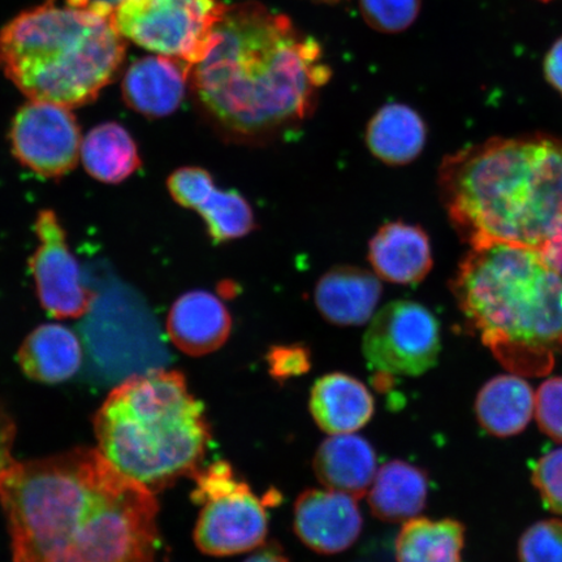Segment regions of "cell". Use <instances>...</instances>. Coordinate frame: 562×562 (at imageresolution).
Returning a JSON list of instances; mask_svg holds the SVG:
<instances>
[{"mask_svg": "<svg viewBox=\"0 0 562 562\" xmlns=\"http://www.w3.org/2000/svg\"><path fill=\"white\" fill-rule=\"evenodd\" d=\"M548 82L562 94V37L554 42L544 59Z\"/></svg>", "mask_w": 562, "mask_h": 562, "instance_id": "cell-34", "label": "cell"}, {"mask_svg": "<svg viewBox=\"0 0 562 562\" xmlns=\"http://www.w3.org/2000/svg\"><path fill=\"white\" fill-rule=\"evenodd\" d=\"M232 316L220 297L207 291L182 294L167 318L171 341L186 355L200 357L213 353L228 340Z\"/></svg>", "mask_w": 562, "mask_h": 562, "instance_id": "cell-15", "label": "cell"}, {"mask_svg": "<svg viewBox=\"0 0 562 562\" xmlns=\"http://www.w3.org/2000/svg\"><path fill=\"white\" fill-rule=\"evenodd\" d=\"M313 467L323 486L360 498L374 481L376 456L370 442L358 435H333L316 451Z\"/></svg>", "mask_w": 562, "mask_h": 562, "instance_id": "cell-17", "label": "cell"}, {"mask_svg": "<svg viewBox=\"0 0 562 562\" xmlns=\"http://www.w3.org/2000/svg\"><path fill=\"white\" fill-rule=\"evenodd\" d=\"M193 502L201 505L194 542L210 557H234L261 547L269 518L261 498L238 481L229 463H213L194 475Z\"/></svg>", "mask_w": 562, "mask_h": 562, "instance_id": "cell-8", "label": "cell"}, {"mask_svg": "<svg viewBox=\"0 0 562 562\" xmlns=\"http://www.w3.org/2000/svg\"><path fill=\"white\" fill-rule=\"evenodd\" d=\"M227 7L221 0H122L111 18L124 40L193 67L213 47Z\"/></svg>", "mask_w": 562, "mask_h": 562, "instance_id": "cell-7", "label": "cell"}, {"mask_svg": "<svg viewBox=\"0 0 562 562\" xmlns=\"http://www.w3.org/2000/svg\"><path fill=\"white\" fill-rule=\"evenodd\" d=\"M519 562H562V519H546L519 539Z\"/></svg>", "mask_w": 562, "mask_h": 562, "instance_id": "cell-27", "label": "cell"}, {"mask_svg": "<svg viewBox=\"0 0 562 562\" xmlns=\"http://www.w3.org/2000/svg\"><path fill=\"white\" fill-rule=\"evenodd\" d=\"M422 0H360L364 21L378 32L400 33L417 20Z\"/></svg>", "mask_w": 562, "mask_h": 562, "instance_id": "cell-26", "label": "cell"}, {"mask_svg": "<svg viewBox=\"0 0 562 562\" xmlns=\"http://www.w3.org/2000/svg\"><path fill=\"white\" fill-rule=\"evenodd\" d=\"M531 481L546 507L562 516V448L540 457Z\"/></svg>", "mask_w": 562, "mask_h": 562, "instance_id": "cell-29", "label": "cell"}, {"mask_svg": "<svg viewBox=\"0 0 562 562\" xmlns=\"http://www.w3.org/2000/svg\"><path fill=\"white\" fill-rule=\"evenodd\" d=\"M121 2L122 0H66V4L75 9L88 10L105 16H112Z\"/></svg>", "mask_w": 562, "mask_h": 562, "instance_id": "cell-35", "label": "cell"}, {"mask_svg": "<svg viewBox=\"0 0 562 562\" xmlns=\"http://www.w3.org/2000/svg\"><path fill=\"white\" fill-rule=\"evenodd\" d=\"M15 440V425L9 414L0 406V473L11 465L12 447Z\"/></svg>", "mask_w": 562, "mask_h": 562, "instance_id": "cell-32", "label": "cell"}, {"mask_svg": "<svg viewBox=\"0 0 562 562\" xmlns=\"http://www.w3.org/2000/svg\"><path fill=\"white\" fill-rule=\"evenodd\" d=\"M13 156L31 171L47 179L63 178L75 170L81 157V131L70 109L31 101L13 117Z\"/></svg>", "mask_w": 562, "mask_h": 562, "instance_id": "cell-10", "label": "cell"}, {"mask_svg": "<svg viewBox=\"0 0 562 562\" xmlns=\"http://www.w3.org/2000/svg\"><path fill=\"white\" fill-rule=\"evenodd\" d=\"M271 375L278 381L304 374L311 369V353L302 346L272 347L267 355Z\"/></svg>", "mask_w": 562, "mask_h": 562, "instance_id": "cell-31", "label": "cell"}, {"mask_svg": "<svg viewBox=\"0 0 562 562\" xmlns=\"http://www.w3.org/2000/svg\"><path fill=\"white\" fill-rule=\"evenodd\" d=\"M465 527L456 519L412 518L396 539L397 562H461Z\"/></svg>", "mask_w": 562, "mask_h": 562, "instance_id": "cell-24", "label": "cell"}, {"mask_svg": "<svg viewBox=\"0 0 562 562\" xmlns=\"http://www.w3.org/2000/svg\"><path fill=\"white\" fill-rule=\"evenodd\" d=\"M369 262L379 279L400 285L420 283L432 269L426 232L404 222L379 228L369 243Z\"/></svg>", "mask_w": 562, "mask_h": 562, "instance_id": "cell-16", "label": "cell"}, {"mask_svg": "<svg viewBox=\"0 0 562 562\" xmlns=\"http://www.w3.org/2000/svg\"><path fill=\"white\" fill-rule=\"evenodd\" d=\"M13 562H151L158 503L94 449L0 473Z\"/></svg>", "mask_w": 562, "mask_h": 562, "instance_id": "cell-1", "label": "cell"}, {"mask_svg": "<svg viewBox=\"0 0 562 562\" xmlns=\"http://www.w3.org/2000/svg\"><path fill=\"white\" fill-rule=\"evenodd\" d=\"M315 2L336 3V2H340V0H315Z\"/></svg>", "mask_w": 562, "mask_h": 562, "instance_id": "cell-37", "label": "cell"}, {"mask_svg": "<svg viewBox=\"0 0 562 562\" xmlns=\"http://www.w3.org/2000/svg\"><path fill=\"white\" fill-rule=\"evenodd\" d=\"M34 229L40 244L30 265L42 306L55 318H79L89 313L94 294L82 283L58 216L53 210L40 211Z\"/></svg>", "mask_w": 562, "mask_h": 562, "instance_id": "cell-11", "label": "cell"}, {"mask_svg": "<svg viewBox=\"0 0 562 562\" xmlns=\"http://www.w3.org/2000/svg\"><path fill=\"white\" fill-rule=\"evenodd\" d=\"M440 191L470 245L539 249L562 221V144L546 137L494 138L448 157Z\"/></svg>", "mask_w": 562, "mask_h": 562, "instance_id": "cell-3", "label": "cell"}, {"mask_svg": "<svg viewBox=\"0 0 562 562\" xmlns=\"http://www.w3.org/2000/svg\"><path fill=\"white\" fill-rule=\"evenodd\" d=\"M533 413L540 430L562 442V376L547 379L536 393Z\"/></svg>", "mask_w": 562, "mask_h": 562, "instance_id": "cell-30", "label": "cell"}, {"mask_svg": "<svg viewBox=\"0 0 562 562\" xmlns=\"http://www.w3.org/2000/svg\"><path fill=\"white\" fill-rule=\"evenodd\" d=\"M374 398L358 379L334 372L319 379L312 390L311 411L323 431L355 434L374 414Z\"/></svg>", "mask_w": 562, "mask_h": 562, "instance_id": "cell-18", "label": "cell"}, {"mask_svg": "<svg viewBox=\"0 0 562 562\" xmlns=\"http://www.w3.org/2000/svg\"><path fill=\"white\" fill-rule=\"evenodd\" d=\"M441 349L435 315L414 301H393L372 318L363 356L385 375L418 376L432 369Z\"/></svg>", "mask_w": 562, "mask_h": 562, "instance_id": "cell-9", "label": "cell"}, {"mask_svg": "<svg viewBox=\"0 0 562 562\" xmlns=\"http://www.w3.org/2000/svg\"><path fill=\"white\" fill-rule=\"evenodd\" d=\"M192 67L170 56H145L126 69L124 102L146 117H166L178 111L187 94Z\"/></svg>", "mask_w": 562, "mask_h": 562, "instance_id": "cell-13", "label": "cell"}, {"mask_svg": "<svg viewBox=\"0 0 562 562\" xmlns=\"http://www.w3.org/2000/svg\"><path fill=\"white\" fill-rule=\"evenodd\" d=\"M539 2L547 3V2H551V0H539Z\"/></svg>", "mask_w": 562, "mask_h": 562, "instance_id": "cell-38", "label": "cell"}, {"mask_svg": "<svg viewBox=\"0 0 562 562\" xmlns=\"http://www.w3.org/2000/svg\"><path fill=\"white\" fill-rule=\"evenodd\" d=\"M94 428L98 452L153 494L199 472L211 439L203 406L184 376L164 369L119 384Z\"/></svg>", "mask_w": 562, "mask_h": 562, "instance_id": "cell-5", "label": "cell"}, {"mask_svg": "<svg viewBox=\"0 0 562 562\" xmlns=\"http://www.w3.org/2000/svg\"><path fill=\"white\" fill-rule=\"evenodd\" d=\"M364 138L376 159L389 166H405L425 149L427 130L416 110L403 103H390L371 117Z\"/></svg>", "mask_w": 562, "mask_h": 562, "instance_id": "cell-20", "label": "cell"}, {"mask_svg": "<svg viewBox=\"0 0 562 562\" xmlns=\"http://www.w3.org/2000/svg\"><path fill=\"white\" fill-rule=\"evenodd\" d=\"M126 45L111 16L55 0L0 31V68L35 102L70 110L94 102L123 66Z\"/></svg>", "mask_w": 562, "mask_h": 562, "instance_id": "cell-6", "label": "cell"}, {"mask_svg": "<svg viewBox=\"0 0 562 562\" xmlns=\"http://www.w3.org/2000/svg\"><path fill=\"white\" fill-rule=\"evenodd\" d=\"M245 562H290V560L278 543H271L252 553Z\"/></svg>", "mask_w": 562, "mask_h": 562, "instance_id": "cell-36", "label": "cell"}, {"mask_svg": "<svg viewBox=\"0 0 562 562\" xmlns=\"http://www.w3.org/2000/svg\"><path fill=\"white\" fill-rule=\"evenodd\" d=\"M538 250L546 263L562 277V221Z\"/></svg>", "mask_w": 562, "mask_h": 562, "instance_id": "cell-33", "label": "cell"}, {"mask_svg": "<svg viewBox=\"0 0 562 562\" xmlns=\"http://www.w3.org/2000/svg\"><path fill=\"white\" fill-rule=\"evenodd\" d=\"M331 75L318 42L290 18L244 2L227 7L213 47L192 67L189 80L217 135L263 145L313 115L318 91Z\"/></svg>", "mask_w": 562, "mask_h": 562, "instance_id": "cell-2", "label": "cell"}, {"mask_svg": "<svg viewBox=\"0 0 562 562\" xmlns=\"http://www.w3.org/2000/svg\"><path fill=\"white\" fill-rule=\"evenodd\" d=\"M294 531L314 552L347 551L362 531L363 519L355 496L334 490H307L294 505Z\"/></svg>", "mask_w": 562, "mask_h": 562, "instance_id": "cell-12", "label": "cell"}, {"mask_svg": "<svg viewBox=\"0 0 562 562\" xmlns=\"http://www.w3.org/2000/svg\"><path fill=\"white\" fill-rule=\"evenodd\" d=\"M382 293L375 273L341 265L323 273L315 285L314 301L323 318L333 325L362 326L374 315Z\"/></svg>", "mask_w": 562, "mask_h": 562, "instance_id": "cell-14", "label": "cell"}, {"mask_svg": "<svg viewBox=\"0 0 562 562\" xmlns=\"http://www.w3.org/2000/svg\"><path fill=\"white\" fill-rule=\"evenodd\" d=\"M536 406V393L522 376L492 378L475 400V414L484 431L492 437L510 438L529 426Z\"/></svg>", "mask_w": 562, "mask_h": 562, "instance_id": "cell-19", "label": "cell"}, {"mask_svg": "<svg viewBox=\"0 0 562 562\" xmlns=\"http://www.w3.org/2000/svg\"><path fill=\"white\" fill-rule=\"evenodd\" d=\"M81 158L88 173L108 184H119L140 167L136 140L117 123L91 130L82 140Z\"/></svg>", "mask_w": 562, "mask_h": 562, "instance_id": "cell-23", "label": "cell"}, {"mask_svg": "<svg viewBox=\"0 0 562 562\" xmlns=\"http://www.w3.org/2000/svg\"><path fill=\"white\" fill-rule=\"evenodd\" d=\"M168 192L181 207L199 210L216 187L213 175L202 167H181L167 180Z\"/></svg>", "mask_w": 562, "mask_h": 562, "instance_id": "cell-28", "label": "cell"}, {"mask_svg": "<svg viewBox=\"0 0 562 562\" xmlns=\"http://www.w3.org/2000/svg\"><path fill=\"white\" fill-rule=\"evenodd\" d=\"M25 375L54 384L68 381L82 364V348L77 336L61 325H44L26 337L19 351Z\"/></svg>", "mask_w": 562, "mask_h": 562, "instance_id": "cell-21", "label": "cell"}, {"mask_svg": "<svg viewBox=\"0 0 562 562\" xmlns=\"http://www.w3.org/2000/svg\"><path fill=\"white\" fill-rule=\"evenodd\" d=\"M428 477L424 470L395 460L379 470L369 492L372 513L385 522H406L424 510Z\"/></svg>", "mask_w": 562, "mask_h": 562, "instance_id": "cell-22", "label": "cell"}, {"mask_svg": "<svg viewBox=\"0 0 562 562\" xmlns=\"http://www.w3.org/2000/svg\"><path fill=\"white\" fill-rule=\"evenodd\" d=\"M452 291L470 326L512 374H550L562 351V277L538 249L472 245Z\"/></svg>", "mask_w": 562, "mask_h": 562, "instance_id": "cell-4", "label": "cell"}, {"mask_svg": "<svg viewBox=\"0 0 562 562\" xmlns=\"http://www.w3.org/2000/svg\"><path fill=\"white\" fill-rule=\"evenodd\" d=\"M196 213L206 224L210 240L217 245L238 240L256 228L255 211L235 189H215Z\"/></svg>", "mask_w": 562, "mask_h": 562, "instance_id": "cell-25", "label": "cell"}]
</instances>
